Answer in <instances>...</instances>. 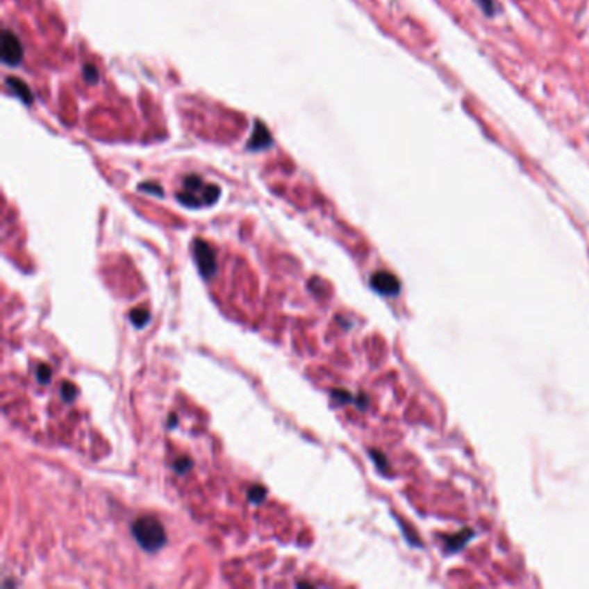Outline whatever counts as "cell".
<instances>
[{"mask_svg": "<svg viewBox=\"0 0 589 589\" xmlns=\"http://www.w3.org/2000/svg\"><path fill=\"white\" fill-rule=\"evenodd\" d=\"M131 534L145 551H159L166 545V532L163 524L154 517H140L131 525Z\"/></svg>", "mask_w": 589, "mask_h": 589, "instance_id": "6da1fadb", "label": "cell"}, {"mask_svg": "<svg viewBox=\"0 0 589 589\" xmlns=\"http://www.w3.org/2000/svg\"><path fill=\"white\" fill-rule=\"evenodd\" d=\"M219 197V189L216 185H206L199 175H189L183 179V192L179 194V201L189 208L215 204Z\"/></svg>", "mask_w": 589, "mask_h": 589, "instance_id": "7a4b0ae2", "label": "cell"}, {"mask_svg": "<svg viewBox=\"0 0 589 589\" xmlns=\"http://www.w3.org/2000/svg\"><path fill=\"white\" fill-rule=\"evenodd\" d=\"M194 256L202 276H211L216 272V254L208 242L202 239L194 240Z\"/></svg>", "mask_w": 589, "mask_h": 589, "instance_id": "3957f363", "label": "cell"}, {"mask_svg": "<svg viewBox=\"0 0 589 589\" xmlns=\"http://www.w3.org/2000/svg\"><path fill=\"white\" fill-rule=\"evenodd\" d=\"M370 285L375 292L388 297L397 296L401 290L399 279H397L396 275H392V273L384 272V269H382V272H375L374 275L370 276Z\"/></svg>", "mask_w": 589, "mask_h": 589, "instance_id": "277c9868", "label": "cell"}, {"mask_svg": "<svg viewBox=\"0 0 589 589\" xmlns=\"http://www.w3.org/2000/svg\"><path fill=\"white\" fill-rule=\"evenodd\" d=\"M23 59V45L19 38L9 30H3L2 33V61L7 66L19 65Z\"/></svg>", "mask_w": 589, "mask_h": 589, "instance_id": "5b68a950", "label": "cell"}, {"mask_svg": "<svg viewBox=\"0 0 589 589\" xmlns=\"http://www.w3.org/2000/svg\"><path fill=\"white\" fill-rule=\"evenodd\" d=\"M269 145H272V135H269V131L266 130L265 125L256 123V128H254L253 137H251L249 147L253 149V151H261V149L269 147Z\"/></svg>", "mask_w": 589, "mask_h": 589, "instance_id": "8992f818", "label": "cell"}, {"mask_svg": "<svg viewBox=\"0 0 589 589\" xmlns=\"http://www.w3.org/2000/svg\"><path fill=\"white\" fill-rule=\"evenodd\" d=\"M472 538H474V531H472V529H465V531L451 536V538H446V545H445L446 551L449 553L460 551V549L463 548V546L467 545Z\"/></svg>", "mask_w": 589, "mask_h": 589, "instance_id": "52a82bcc", "label": "cell"}, {"mask_svg": "<svg viewBox=\"0 0 589 589\" xmlns=\"http://www.w3.org/2000/svg\"><path fill=\"white\" fill-rule=\"evenodd\" d=\"M7 87L13 92H16L17 97L23 102H26V104L33 102V95H31L30 88H28V85H24V81H21L19 78H7Z\"/></svg>", "mask_w": 589, "mask_h": 589, "instance_id": "ba28073f", "label": "cell"}, {"mask_svg": "<svg viewBox=\"0 0 589 589\" xmlns=\"http://www.w3.org/2000/svg\"><path fill=\"white\" fill-rule=\"evenodd\" d=\"M130 320L135 327H144V325H147L149 320H151V315H149L147 310H144V308H135V310L130 311Z\"/></svg>", "mask_w": 589, "mask_h": 589, "instance_id": "9c48e42d", "label": "cell"}, {"mask_svg": "<svg viewBox=\"0 0 589 589\" xmlns=\"http://www.w3.org/2000/svg\"><path fill=\"white\" fill-rule=\"evenodd\" d=\"M266 496V489L263 486H253V488L247 491V498L253 503H261Z\"/></svg>", "mask_w": 589, "mask_h": 589, "instance_id": "30bf717a", "label": "cell"}, {"mask_svg": "<svg viewBox=\"0 0 589 589\" xmlns=\"http://www.w3.org/2000/svg\"><path fill=\"white\" fill-rule=\"evenodd\" d=\"M190 468H192V460H190L189 456H182V458L175 461V470L180 472V474H185Z\"/></svg>", "mask_w": 589, "mask_h": 589, "instance_id": "8fae6325", "label": "cell"}, {"mask_svg": "<svg viewBox=\"0 0 589 589\" xmlns=\"http://www.w3.org/2000/svg\"><path fill=\"white\" fill-rule=\"evenodd\" d=\"M475 2L479 3V7H481L486 16H492L496 13L495 0H475Z\"/></svg>", "mask_w": 589, "mask_h": 589, "instance_id": "7c38bea8", "label": "cell"}, {"mask_svg": "<svg viewBox=\"0 0 589 589\" xmlns=\"http://www.w3.org/2000/svg\"><path fill=\"white\" fill-rule=\"evenodd\" d=\"M51 377H52V372H51V368L47 367V365H42V367H38V370H37L38 382H42V384H47V382L51 381Z\"/></svg>", "mask_w": 589, "mask_h": 589, "instance_id": "4fadbf2b", "label": "cell"}, {"mask_svg": "<svg viewBox=\"0 0 589 589\" xmlns=\"http://www.w3.org/2000/svg\"><path fill=\"white\" fill-rule=\"evenodd\" d=\"M83 74H85V80H87L88 83H94V81L99 80V71H97V67H95L94 65H87V66H85Z\"/></svg>", "mask_w": 589, "mask_h": 589, "instance_id": "5bb4252c", "label": "cell"}, {"mask_svg": "<svg viewBox=\"0 0 589 589\" xmlns=\"http://www.w3.org/2000/svg\"><path fill=\"white\" fill-rule=\"evenodd\" d=\"M61 394L63 397H65V401H73L74 396H76V388H74L71 382H65L61 388Z\"/></svg>", "mask_w": 589, "mask_h": 589, "instance_id": "9a60e30c", "label": "cell"}, {"mask_svg": "<svg viewBox=\"0 0 589 589\" xmlns=\"http://www.w3.org/2000/svg\"><path fill=\"white\" fill-rule=\"evenodd\" d=\"M332 397H333V399L342 401V403H346V401H353V397H351V394H349V392H346V391H333V392H332Z\"/></svg>", "mask_w": 589, "mask_h": 589, "instance_id": "2e32d148", "label": "cell"}]
</instances>
